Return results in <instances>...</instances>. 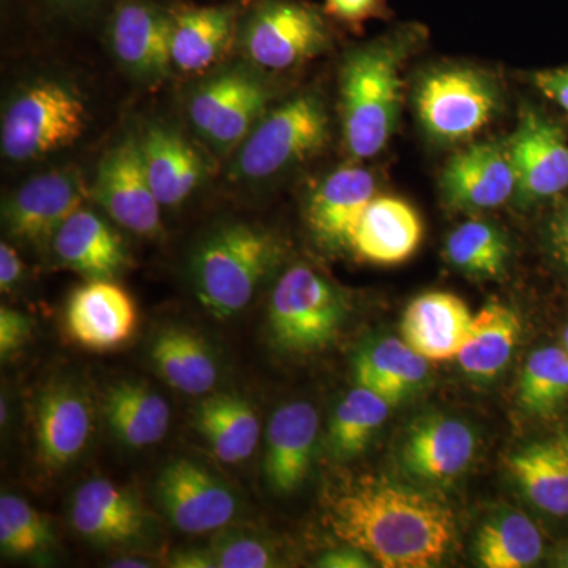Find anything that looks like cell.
<instances>
[{
    "mask_svg": "<svg viewBox=\"0 0 568 568\" xmlns=\"http://www.w3.org/2000/svg\"><path fill=\"white\" fill-rule=\"evenodd\" d=\"M562 346H564V349L567 351V354H568V325L566 327V331H564V335H562Z\"/></svg>",
    "mask_w": 568,
    "mask_h": 568,
    "instance_id": "cell-50",
    "label": "cell"
},
{
    "mask_svg": "<svg viewBox=\"0 0 568 568\" xmlns=\"http://www.w3.org/2000/svg\"><path fill=\"white\" fill-rule=\"evenodd\" d=\"M346 313L345 298L334 284L308 265H294L280 276L272 293V342L284 353H317L338 336Z\"/></svg>",
    "mask_w": 568,
    "mask_h": 568,
    "instance_id": "cell-7",
    "label": "cell"
},
{
    "mask_svg": "<svg viewBox=\"0 0 568 568\" xmlns=\"http://www.w3.org/2000/svg\"><path fill=\"white\" fill-rule=\"evenodd\" d=\"M521 338V320L510 306L485 305L474 316L469 338L457 361L466 375L489 379L506 368Z\"/></svg>",
    "mask_w": 568,
    "mask_h": 568,
    "instance_id": "cell-32",
    "label": "cell"
},
{
    "mask_svg": "<svg viewBox=\"0 0 568 568\" xmlns=\"http://www.w3.org/2000/svg\"><path fill=\"white\" fill-rule=\"evenodd\" d=\"M517 179V203H541L568 189V142L562 129L547 115L526 110L506 141Z\"/></svg>",
    "mask_w": 568,
    "mask_h": 568,
    "instance_id": "cell-11",
    "label": "cell"
},
{
    "mask_svg": "<svg viewBox=\"0 0 568 568\" xmlns=\"http://www.w3.org/2000/svg\"><path fill=\"white\" fill-rule=\"evenodd\" d=\"M92 194L125 230L144 237L162 233V204L153 193L140 142L134 138L104 153Z\"/></svg>",
    "mask_w": 568,
    "mask_h": 568,
    "instance_id": "cell-12",
    "label": "cell"
},
{
    "mask_svg": "<svg viewBox=\"0 0 568 568\" xmlns=\"http://www.w3.org/2000/svg\"><path fill=\"white\" fill-rule=\"evenodd\" d=\"M71 523L93 544L115 545L140 537L145 517L133 493L110 480L95 478L82 485L74 495Z\"/></svg>",
    "mask_w": 568,
    "mask_h": 568,
    "instance_id": "cell-23",
    "label": "cell"
},
{
    "mask_svg": "<svg viewBox=\"0 0 568 568\" xmlns=\"http://www.w3.org/2000/svg\"><path fill=\"white\" fill-rule=\"evenodd\" d=\"M110 37L112 50L133 77L159 81L173 69L170 9L153 0H114Z\"/></svg>",
    "mask_w": 568,
    "mask_h": 568,
    "instance_id": "cell-14",
    "label": "cell"
},
{
    "mask_svg": "<svg viewBox=\"0 0 568 568\" xmlns=\"http://www.w3.org/2000/svg\"><path fill=\"white\" fill-rule=\"evenodd\" d=\"M2 418H0V422H2V425H6L7 416H9V409L6 407V398H2Z\"/></svg>",
    "mask_w": 568,
    "mask_h": 568,
    "instance_id": "cell-49",
    "label": "cell"
},
{
    "mask_svg": "<svg viewBox=\"0 0 568 568\" xmlns=\"http://www.w3.org/2000/svg\"><path fill=\"white\" fill-rule=\"evenodd\" d=\"M237 41L257 69H295L331 50V20L306 0H246Z\"/></svg>",
    "mask_w": 568,
    "mask_h": 568,
    "instance_id": "cell-4",
    "label": "cell"
},
{
    "mask_svg": "<svg viewBox=\"0 0 568 568\" xmlns=\"http://www.w3.org/2000/svg\"><path fill=\"white\" fill-rule=\"evenodd\" d=\"M282 261L275 235L248 223H230L205 235L190 261L197 301L219 320L237 315Z\"/></svg>",
    "mask_w": 568,
    "mask_h": 568,
    "instance_id": "cell-3",
    "label": "cell"
},
{
    "mask_svg": "<svg viewBox=\"0 0 568 568\" xmlns=\"http://www.w3.org/2000/svg\"><path fill=\"white\" fill-rule=\"evenodd\" d=\"M496 81L469 67H447L418 82V121L440 142L470 140L495 119L500 106Z\"/></svg>",
    "mask_w": 568,
    "mask_h": 568,
    "instance_id": "cell-8",
    "label": "cell"
},
{
    "mask_svg": "<svg viewBox=\"0 0 568 568\" xmlns=\"http://www.w3.org/2000/svg\"><path fill=\"white\" fill-rule=\"evenodd\" d=\"M194 428L207 440L215 457L226 465L252 457L260 443V418L252 403L237 394H215L197 403Z\"/></svg>",
    "mask_w": 568,
    "mask_h": 568,
    "instance_id": "cell-27",
    "label": "cell"
},
{
    "mask_svg": "<svg viewBox=\"0 0 568 568\" xmlns=\"http://www.w3.org/2000/svg\"><path fill=\"white\" fill-rule=\"evenodd\" d=\"M47 2L50 3L52 9L61 11V13L77 17V14L91 13L93 9L102 3V0H47Z\"/></svg>",
    "mask_w": 568,
    "mask_h": 568,
    "instance_id": "cell-46",
    "label": "cell"
},
{
    "mask_svg": "<svg viewBox=\"0 0 568 568\" xmlns=\"http://www.w3.org/2000/svg\"><path fill=\"white\" fill-rule=\"evenodd\" d=\"M476 556L481 567L525 568L544 556V536L526 515L500 511L480 526L476 536Z\"/></svg>",
    "mask_w": 568,
    "mask_h": 568,
    "instance_id": "cell-33",
    "label": "cell"
},
{
    "mask_svg": "<svg viewBox=\"0 0 568 568\" xmlns=\"http://www.w3.org/2000/svg\"><path fill=\"white\" fill-rule=\"evenodd\" d=\"M50 525L36 508L18 496L0 497V547L6 555L22 558L51 544Z\"/></svg>",
    "mask_w": 568,
    "mask_h": 568,
    "instance_id": "cell-37",
    "label": "cell"
},
{
    "mask_svg": "<svg viewBox=\"0 0 568 568\" xmlns=\"http://www.w3.org/2000/svg\"><path fill=\"white\" fill-rule=\"evenodd\" d=\"M274 89L256 71L234 67L203 82L189 103L194 130L220 151L239 148L268 111Z\"/></svg>",
    "mask_w": 568,
    "mask_h": 568,
    "instance_id": "cell-9",
    "label": "cell"
},
{
    "mask_svg": "<svg viewBox=\"0 0 568 568\" xmlns=\"http://www.w3.org/2000/svg\"><path fill=\"white\" fill-rule=\"evenodd\" d=\"M112 568H149L151 564H148V560L126 558L115 560L114 564H111Z\"/></svg>",
    "mask_w": 568,
    "mask_h": 568,
    "instance_id": "cell-47",
    "label": "cell"
},
{
    "mask_svg": "<svg viewBox=\"0 0 568 568\" xmlns=\"http://www.w3.org/2000/svg\"><path fill=\"white\" fill-rule=\"evenodd\" d=\"M328 525L339 540L384 568H428L440 562L457 532L439 497L386 478H364L334 497Z\"/></svg>",
    "mask_w": 568,
    "mask_h": 568,
    "instance_id": "cell-1",
    "label": "cell"
},
{
    "mask_svg": "<svg viewBox=\"0 0 568 568\" xmlns=\"http://www.w3.org/2000/svg\"><path fill=\"white\" fill-rule=\"evenodd\" d=\"M36 429L41 462L55 469L70 465L91 437L88 398L67 384L48 388L37 406Z\"/></svg>",
    "mask_w": 568,
    "mask_h": 568,
    "instance_id": "cell-25",
    "label": "cell"
},
{
    "mask_svg": "<svg viewBox=\"0 0 568 568\" xmlns=\"http://www.w3.org/2000/svg\"><path fill=\"white\" fill-rule=\"evenodd\" d=\"M24 265L18 253L6 242L0 245V287L3 293L11 291L20 282Z\"/></svg>",
    "mask_w": 568,
    "mask_h": 568,
    "instance_id": "cell-44",
    "label": "cell"
},
{
    "mask_svg": "<svg viewBox=\"0 0 568 568\" xmlns=\"http://www.w3.org/2000/svg\"><path fill=\"white\" fill-rule=\"evenodd\" d=\"M211 551L220 568H268L278 566L275 549L242 530H224L212 541Z\"/></svg>",
    "mask_w": 568,
    "mask_h": 568,
    "instance_id": "cell-38",
    "label": "cell"
},
{
    "mask_svg": "<svg viewBox=\"0 0 568 568\" xmlns=\"http://www.w3.org/2000/svg\"><path fill=\"white\" fill-rule=\"evenodd\" d=\"M103 413L112 435L133 448L159 443L170 428V405L162 395L134 381L108 388Z\"/></svg>",
    "mask_w": 568,
    "mask_h": 568,
    "instance_id": "cell-30",
    "label": "cell"
},
{
    "mask_svg": "<svg viewBox=\"0 0 568 568\" xmlns=\"http://www.w3.org/2000/svg\"><path fill=\"white\" fill-rule=\"evenodd\" d=\"M372 566V558L351 545L325 552L323 558L317 560V567L324 568H368Z\"/></svg>",
    "mask_w": 568,
    "mask_h": 568,
    "instance_id": "cell-43",
    "label": "cell"
},
{
    "mask_svg": "<svg viewBox=\"0 0 568 568\" xmlns=\"http://www.w3.org/2000/svg\"><path fill=\"white\" fill-rule=\"evenodd\" d=\"M444 196L459 211H487L517 193V179L506 142H478L448 160L443 174Z\"/></svg>",
    "mask_w": 568,
    "mask_h": 568,
    "instance_id": "cell-15",
    "label": "cell"
},
{
    "mask_svg": "<svg viewBox=\"0 0 568 568\" xmlns=\"http://www.w3.org/2000/svg\"><path fill=\"white\" fill-rule=\"evenodd\" d=\"M476 448V433L465 422L428 417L407 435L402 450L403 465L422 480L447 481L465 473Z\"/></svg>",
    "mask_w": 568,
    "mask_h": 568,
    "instance_id": "cell-22",
    "label": "cell"
},
{
    "mask_svg": "<svg viewBox=\"0 0 568 568\" xmlns=\"http://www.w3.org/2000/svg\"><path fill=\"white\" fill-rule=\"evenodd\" d=\"M246 0L222 6L170 7L171 61L183 73L211 69L237 41L239 24Z\"/></svg>",
    "mask_w": 568,
    "mask_h": 568,
    "instance_id": "cell-16",
    "label": "cell"
},
{
    "mask_svg": "<svg viewBox=\"0 0 568 568\" xmlns=\"http://www.w3.org/2000/svg\"><path fill=\"white\" fill-rule=\"evenodd\" d=\"M320 417L315 406L305 402L287 403L276 409L265 435V477L276 493L301 487L312 465Z\"/></svg>",
    "mask_w": 568,
    "mask_h": 568,
    "instance_id": "cell-19",
    "label": "cell"
},
{
    "mask_svg": "<svg viewBox=\"0 0 568 568\" xmlns=\"http://www.w3.org/2000/svg\"><path fill=\"white\" fill-rule=\"evenodd\" d=\"M424 237V224L416 209L395 196H376L369 203L353 239L362 260L395 265L409 260Z\"/></svg>",
    "mask_w": 568,
    "mask_h": 568,
    "instance_id": "cell-24",
    "label": "cell"
},
{
    "mask_svg": "<svg viewBox=\"0 0 568 568\" xmlns=\"http://www.w3.org/2000/svg\"><path fill=\"white\" fill-rule=\"evenodd\" d=\"M547 241L552 260L568 276V196L560 201L549 216Z\"/></svg>",
    "mask_w": 568,
    "mask_h": 568,
    "instance_id": "cell-41",
    "label": "cell"
},
{
    "mask_svg": "<svg viewBox=\"0 0 568 568\" xmlns=\"http://www.w3.org/2000/svg\"><path fill=\"white\" fill-rule=\"evenodd\" d=\"M328 114L317 93L306 92L272 108L239 145L234 175L261 182L305 162L328 142Z\"/></svg>",
    "mask_w": 568,
    "mask_h": 568,
    "instance_id": "cell-5",
    "label": "cell"
},
{
    "mask_svg": "<svg viewBox=\"0 0 568 568\" xmlns=\"http://www.w3.org/2000/svg\"><path fill=\"white\" fill-rule=\"evenodd\" d=\"M88 193L78 170L37 175L11 194L3 205V223L17 241L47 244L62 224L80 211Z\"/></svg>",
    "mask_w": 568,
    "mask_h": 568,
    "instance_id": "cell-13",
    "label": "cell"
},
{
    "mask_svg": "<svg viewBox=\"0 0 568 568\" xmlns=\"http://www.w3.org/2000/svg\"><path fill=\"white\" fill-rule=\"evenodd\" d=\"M358 387L383 396L392 406L416 394L428 377V361L418 355L405 339H377L364 347L354 362Z\"/></svg>",
    "mask_w": 568,
    "mask_h": 568,
    "instance_id": "cell-28",
    "label": "cell"
},
{
    "mask_svg": "<svg viewBox=\"0 0 568 568\" xmlns=\"http://www.w3.org/2000/svg\"><path fill=\"white\" fill-rule=\"evenodd\" d=\"M552 566L568 568V541L556 551L555 558H552Z\"/></svg>",
    "mask_w": 568,
    "mask_h": 568,
    "instance_id": "cell-48",
    "label": "cell"
},
{
    "mask_svg": "<svg viewBox=\"0 0 568 568\" xmlns=\"http://www.w3.org/2000/svg\"><path fill=\"white\" fill-rule=\"evenodd\" d=\"M138 142L145 173L160 204L174 207L183 203L207 179L211 168L207 160L175 130L149 126Z\"/></svg>",
    "mask_w": 568,
    "mask_h": 568,
    "instance_id": "cell-21",
    "label": "cell"
},
{
    "mask_svg": "<svg viewBox=\"0 0 568 568\" xmlns=\"http://www.w3.org/2000/svg\"><path fill=\"white\" fill-rule=\"evenodd\" d=\"M376 196V179L364 168L345 166L328 174L308 201V223L317 241L331 248H351Z\"/></svg>",
    "mask_w": 568,
    "mask_h": 568,
    "instance_id": "cell-17",
    "label": "cell"
},
{
    "mask_svg": "<svg viewBox=\"0 0 568 568\" xmlns=\"http://www.w3.org/2000/svg\"><path fill=\"white\" fill-rule=\"evenodd\" d=\"M473 320L457 295L440 291L422 294L403 315V339L425 361H454L469 338Z\"/></svg>",
    "mask_w": 568,
    "mask_h": 568,
    "instance_id": "cell-20",
    "label": "cell"
},
{
    "mask_svg": "<svg viewBox=\"0 0 568 568\" xmlns=\"http://www.w3.org/2000/svg\"><path fill=\"white\" fill-rule=\"evenodd\" d=\"M420 40L422 28L405 26L357 48L343 62V141L353 159H373L395 133L402 110L403 63Z\"/></svg>",
    "mask_w": 568,
    "mask_h": 568,
    "instance_id": "cell-2",
    "label": "cell"
},
{
    "mask_svg": "<svg viewBox=\"0 0 568 568\" xmlns=\"http://www.w3.org/2000/svg\"><path fill=\"white\" fill-rule=\"evenodd\" d=\"M510 248L503 231L491 223H463L446 242L448 263L476 278H499L506 272Z\"/></svg>",
    "mask_w": 568,
    "mask_h": 568,
    "instance_id": "cell-35",
    "label": "cell"
},
{
    "mask_svg": "<svg viewBox=\"0 0 568 568\" xmlns=\"http://www.w3.org/2000/svg\"><path fill=\"white\" fill-rule=\"evenodd\" d=\"M390 403L368 388L351 390L336 406L328 426V448L336 458L362 454L390 414Z\"/></svg>",
    "mask_w": 568,
    "mask_h": 568,
    "instance_id": "cell-34",
    "label": "cell"
},
{
    "mask_svg": "<svg viewBox=\"0 0 568 568\" xmlns=\"http://www.w3.org/2000/svg\"><path fill=\"white\" fill-rule=\"evenodd\" d=\"M519 405L538 417L552 416L568 399V354L564 346L534 351L519 381Z\"/></svg>",
    "mask_w": 568,
    "mask_h": 568,
    "instance_id": "cell-36",
    "label": "cell"
},
{
    "mask_svg": "<svg viewBox=\"0 0 568 568\" xmlns=\"http://www.w3.org/2000/svg\"><path fill=\"white\" fill-rule=\"evenodd\" d=\"M323 10L328 20L355 32L362 31L368 21L392 17L387 0H324Z\"/></svg>",
    "mask_w": 568,
    "mask_h": 568,
    "instance_id": "cell-39",
    "label": "cell"
},
{
    "mask_svg": "<svg viewBox=\"0 0 568 568\" xmlns=\"http://www.w3.org/2000/svg\"><path fill=\"white\" fill-rule=\"evenodd\" d=\"M88 108L69 85L39 81L14 97L2 119V153L32 162L70 148L88 129Z\"/></svg>",
    "mask_w": 568,
    "mask_h": 568,
    "instance_id": "cell-6",
    "label": "cell"
},
{
    "mask_svg": "<svg viewBox=\"0 0 568 568\" xmlns=\"http://www.w3.org/2000/svg\"><path fill=\"white\" fill-rule=\"evenodd\" d=\"M31 321L9 306L0 308V355L3 361L24 346L31 336Z\"/></svg>",
    "mask_w": 568,
    "mask_h": 568,
    "instance_id": "cell-40",
    "label": "cell"
},
{
    "mask_svg": "<svg viewBox=\"0 0 568 568\" xmlns=\"http://www.w3.org/2000/svg\"><path fill=\"white\" fill-rule=\"evenodd\" d=\"M55 256L78 274L110 280L126 263L122 239L99 215L80 209L52 239Z\"/></svg>",
    "mask_w": 568,
    "mask_h": 568,
    "instance_id": "cell-26",
    "label": "cell"
},
{
    "mask_svg": "<svg viewBox=\"0 0 568 568\" xmlns=\"http://www.w3.org/2000/svg\"><path fill=\"white\" fill-rule=\"evenodd\" d=\"M175 568H216L211 549H186L171 559Z\"/></svg>",
    "mask_w": 568,
    "mask_h": 568,
    "instance_id": "cell-45",
    "label": "cell"
},
{
    "mask_svg": "<svg viewBox=\"0 0 568 568\" xmlns=\"http://www.w3.org/2000/svg\"><path fill=\"white\" fill-rule=\"evenodd\" d=\"M151 358L159 375L182 394H209L219 381V365L211 347L203 336L181 325L156 332Z\"/></svg>",
    "mask_w": 568,
    "mask_h": 568,
    "instance_id": "cell-29",
    "label": "cell"
},
{
    "mask_svg": "<svg viewBox=\"0 0 568 568\" xmlns=\"http://www.w3.org/2000/svg\"><path fill=\"white\" fill-rule=\"evenodd\" d=\"M534 82L544 95L568 112V67L540 71L534 77Z\"/></svg>",
    "mask_w": 568,
    "mask_h": 568,
    "instance_id": "cell-42",
    "label": "cell"
},
{
    "mask_svg": "<svg viewBox=\"0 0 568 568\" xmlns=\"http://www.w3.org/2000/svg\"><path fill=\"white\" fill-rule=\"evenodd\" d=\"M133 298L110 280H93L71 294L67 327L81 346L111 351L129 342L136 331Z\"/></svg>",
    "mask_w": 568,
    "mask_h": 568,
    "instance_id": "cell-18",
    "label": "cell"
},
{
    "mask_svg": "<svg viewBox=\"0 0 568 568\" xmlns=\"http://www.w3.org/2000/svg\"><path fill=\"white\" fill-rule=\"evenodd\" d=\"M559 439L562 440L564 447H566L568 452V429L566 433H564L562 436L559 437Z\"/></svg>",
    "mask_w": 568,
    "mask_h": 568,
    "instance_id": "cell-51",
    "label": "cell"
},
{
    "mask_svg": "<svg viewBox=\"0 0 568 568\" xmlns=\"http://www.w3.org/2000/svg\"><path fill=\"white\" fill-rule=\"evenodd\" d=\"M508 467L534 507L568 518V452L562 440L530 444L511 455Z\"/></svg>",
    "mask_w": 568,
    "mask_h": 568,
    "instance_id": "cell-31",
    "label": "cell"
},
{
    "mask_svg": "<svg viewBox=\"0 0 568 568\" xmlns=\"http://www.w3.org/2000/svg\"><path fill=\"white\" fill-rule=\"evenodd\" d=\"M155 493L163 514L182 532L223 529L239 511V499L231 488L189 458L174 459L164 467Z\"/></svg>",
    "mask_w": 568,
    "mask_h": 568,
    "instance_id": "cell-10",
    "label": "cell"
}]
</instances>
